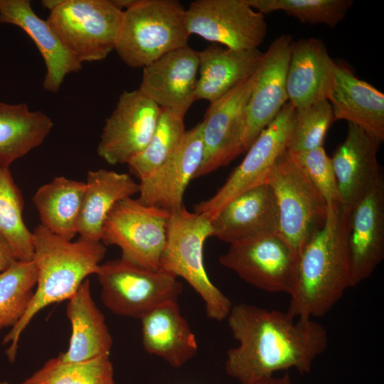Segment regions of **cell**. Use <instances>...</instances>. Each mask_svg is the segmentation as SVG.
<instances>
[{"label":"cell","mask_w":384,"mask_h":384,"mask_svg":"<svg viewBox=\"0 0 384 384\" xmlns=\"http://www.w3.org/2000/svg\"><path fill=\"white\" fill-rule=\"evenodd\" d=\"M238 345L227 352L225 369L240 384H250L277 371L309 373L328 344L326 329L313 319L240 303L227 317Z\"/></svg>","instance_id":"obj_1"},{"label":"cell","mask_w":384,"mask_h":384,"mask_svg":"<svg viewBox=\"0 0 384 384\" xmlns=\"http://www.w3.org/2000/svg\"><path fill=\"white\" fill-rule=\"evenodd\" d=\"M349 212L341 203L328 206L325 223L299 255L296 284L287 311L290 316L302 319L322 316L351 287Z\"/></svg>","instance_id":"obj_2"},{"label":"cell","mask_w":384,"mask_h":384,"mask_svg":"<svg viewBox=\"0 0 384 384\" xmlns=\"http://www.w3.org/2000/svg\"><path fill=\"white\" fill-rule=\"evenodd\" d=\"M32 233L37 282L27 310L3 341L10 343L6 355L11 363L16 359L20 336L33 317L51 304L68 300L89 275L97 273L107 251L102 241L80 238L72 242L41 224Z\"/></svg>","instance_id":"obj_3"},{"label":"cell","mask_w":384,"mask_h":384,"mask_svg":"<svg viewBox=\"0 0 384 384\" xmlns=\"http://www.w3.org/2000/svg\"><path fill=\"white\" fill-rule=\"evenodd\" d=\"M186 9L177 0H136L123 11L114 48L129 67L144 68L188 46Z\"/></svg>","instance_id":"obj_4"},{"label":"cell","mask_w":384,"mask_h":384,"mask_svg":"<svg viewBox=\"0 0 384 384\" xmlns=\"http://www.w3.org/2000/svg\"><path fill=\"white\" fill-rule=\"evenodd\" d=\"M210 237L212 224L205 215L184 206L171 212L159 270L185 279L204 302L207 316L220 321L227 319L233 304L207 274L203 247Z\"/></svg>","instance_id":"obj_5"},{"label":"cell","mask_w":384,"mask_h":384,"mask_svg":"<svg viewBox=\"0 0 384 384\" xmlns=\"http://www.w3.org/2000/svg\"><path fill=\"white\" fill-rule=\"evenodd\" d=\"M47 19L67 50L81 64L102 60L115 48L123 11L113 0H47Z\"/></svg>","instance_id":"obj_6"},{"label":"cell","mask_w":384,"mask_h":384,"mask_svg":"<svg viewBox=\"0 0 384 384\" xmlns=\"http://www.w3.org/2000/svg\"><path fill=\"white\" fill-rule=\"evenodd\" d=\"M267 183L276 199L278 233L299 256L325 223L328 206L287 150L274 165Z\"/></svg>","instance_id":"obj_7"},{"label":"cell","mask_w":384,"mask_h":384,"mask_svg":"<svg viewBox=\"0 0 384 384\" xmlns=\"http://www.w3.org/2000/svg\"><path fill=\"white\" fill-rule=\"evenodd\" d=\"M102 302L120 316L141 319L158 306L177 302L183 290L177 277L123 258L100 264L95 274Z\"/></svg>","instance_id":"obj_8"},{"label":"cell","mask_w":384,"mask_h":384,"mask_svg":"<svg viewBox=\"0 0 384 384\" xmlns=\"http://www.w3.org/2000/svg\"><path fill=\"white\" fill-rule=\"evenodd\" d=\"M171 212L146 206L132 197L117 202L109 212L101 241L122 251L121 257L141 267L159 270Z\"/></svg>","instance_id":"obj_9"},{"label":"cell","mask_w":384,"mask_h":384,"mask_svg":"<svg viewBox=\"0 0 384 384\" xmlns=\"http://www.w3.org/2000/svg\"><path fill=\"white\" fill-rule=\"evenodd\" d=\"M296 109L288 101L273 121L257 136L242 162L210 198L194 206V212L210 221L233 199L267 183L279 158L287 151Z\"/></svg>","instance_id":"obj_10"},{"label":"cell","mask_w":384,"mask_h":384,"mask_svg":"<svg viewBox=\"0 0 384 384\" xmlns=\"http://www.w3.org/2000/svg\"><path fill=\"white\" fill-rule=\"evenodd\" d=\"M219 262L261 290L290 296L294 289L298 256L278 233H260L230 244Z\"/></svg>","instance_id":"obj_11"},{"label":"cell","mask_w":384,"mask_h":384,"mask_svg":"<svg viewBox=\"0 0 384 384\" xmlns=\"http://www.w3.org/2000/svg\"><path fill=\"white\" fill-rule=\"evenodd\" d=\"M186 26L196 34L233 50L258 48L267 33L265 15L245 0H196L186 9Z\"/></svg>","instance_id":"obj_12"},{"label":"cell","mask_w":384,"mask_h":384,"mask_svg":"<svg viewBox=\"0 0 384 384\" xmlns=\"http://www.w3.org/2000/svg\"><path fill=\"white\" fill-rule=\"evenodd\" d=\"M256 71L210 103L201 122L203 157L194 179L228 165L244 152L245 111L255 85Z\"/></svg>","instance_id":"obj_13"},{"label":"cell","mask_w":384,"mask_h":384,"mask_svg":"<svg viewBox=\"0 0 384 384\" xmlns=\"http://www.w3.org/2000/svg\"><path fill=\"white\" fill-rule=\"evenodd\" d=\"M161 110L139 89L124 91L103 127L99 156L111 165L127 164L147 146Z\"/></svg>","instance_id":"obj_14"},{"label":"cell","mask_w":384,"mask_h":384,"mask_svg":"<svg viewBox=\"0 0 384 384\" xmlns=\"http://www.w3.org/2000/svg\"><path fill=\"white\" fill-rule=\"evenodd\" d=\"M292 43L291 35H281L263 54L245 111L244 152L288 102L286 80Z\"/></svg>","instance_id":"obj_15"},{"label":"cell","mask_w":384,"mask_h":384,"mask_svg":"<svg viewBox=\"0 0 384 384\" xmlns=\"http://www.w3.org/2000/svg\"><path fill=\"white\" fill-rule=\"evenodd\" d=\"M351 285L368 278L384 257V181L350 210L348 224Z\"/></svg>","instance_id":"obj_16"},{"label":"cell","mask_w":384,"mask_h":384,"mask_svg":"<svg viewBox=\"0 0 384 384\" xmlns=\"http://www.w3.org/2000/svg\"><path fill=\"white\" fill-rule=\"evenodd\" d=\"M203 157L202 122L186 131L179 148L159 168L140 179L137 200L169 212L180 209L184 192Z\"/></svg>","instance_id":"obj_17"},{"label":"cell","mask_w":384,"mask_h":384,"mask_svg":"<svg viewBox=\"0 0 384 384\" xmlns=\"http://www.w3.org/2000/svg\"><path fill=\"white\" fill-rule=\"evenodd\" d=\"M198 68V51L186 46L144 67L139 90L161 109L187 112L195 101Z\"/></svg>","instance_id":"obj_18"},{"label":"cell","mask_w":384,"mask_h":384,"mask_svg":"<svg viewBox=\"0 0 384 384\" xmlns=\"http://www.w3.org/2000/svg\"><path fill=\"white\" fill-rule=\"evenodd\" d=\"M381 142L358 127L348 123L345 140L331 159L341 204L348 210L383 177L378 161Z\"/></svg>","instance_id":"obj_19"},{"label":"cell","mask_w":384,"mask_h":384,"mask_svg":"<svg viewBox=\"0 0 384 384\" xmlns=\"http://www.w3.org/2000/svg\"><path fill=\"white\" fill-rule=\"evenodd\" d=\"M0 23L21 28L34 42L44 60L46 90L56 92L67 75L82 64L67 50L47 20L40 18L28 0H0Z\"/></svg>","instance_id":"obj_20"},{"label":"cell","mask_w":384,"mask_h":384,"mask_svg":"<svg viewBox=\"0 0 384 384\" xmlns=\"http://www.w3.org/2000/svg\"><path fill=\"white\" fill-rule=\"evenodd\" d=\"M334 121L354 124L381 143L384 140V94L335 63L328 95Z\"/></svg>","instance_id":"obj_21"},{"label":"cell","mask_w":384,"mask_h":384,"mask_svg":"<svg viewBox=\"0 0 384 384\" xmlns=\"http://www.w3.org/2000/svg\"><path fill=\"white\" fill-rule=\"evenodd\" d=\"M213 237L230 244L265 233H278L275 196L265 183L230 201L211 220Z\"/></svg>","instance_id":"obj_22"},{"label":"cell","mask_w":384,"mask_h":384,"mask_svg":"<svg viewBox=\"0 0 384 384\" xmlns=\"http://www.w3.org/2000/svg\"><path fill=\"white\" fill-rule=\"evenodd\" d=\"M334 65L321 40L309 38L293 41L286 84L288 101L295 109L327 100Z\"/></svg>","instance_id":"obj_23"},{"label":"cell","mask_w":384,"mask_h":384,"mask_svg":"<svg viewBox=\"0 0 384 384\" xmlns=\"http://www.w3.org/2000/svg\"><path fill=\"white\" fill-rule=\"evenodd\" d=\"M66 315L71 326L67 351L58 356L64 362H80L110 356L112 338L105 316L94 302L88 278L68 299Z\"/></svg>","instance_id":"obj_24"},{"label":"cell","mask_w":384,"mask_h":384,"mask_svg":"<svg viewBox=\"0 0 384 384\" xmlns=\"http://www.w3.org/2000/svg\"><path fill=\"white\" fill-rule=\"evenodd\" d=\"M140 319L142 344L147 353L174 368L183 366L197 353L196 338L177 302H165Z\"/></svg>","instance_id":"obj_25"},{"label":"cell","mask_w":384,"mask_h":384,"mask_svg":"<svg viewBox=\"0 0 384 384\" xmlns=\"http://www.w3.org/2000/svg\"><path fill=\"white\" fill-rule=\"evenodd\" d=\"M198 54L199 77L195 100L212 103L253 75L264 53L258 48L233 50L212 44Z\"/></svg>","instance_id":"obj_26"},{"label":"cell","mask_w":384,"mask_h":384,"mask_svg":"<svg viewBox=\"0 0 384 384\" xmlns=\"http://www.w3.org/2000/svg\"><path fill=\"white\" fill-rule=\"evenodd\" d=\"M139 191V184L127 174L89 171L77 225L80 238L101 241L105 220L113 206Z\"/></svg>","instance_id":"obj_27"},{"label":"cell","mask_w":384,"mask_h":384,"mask_svg":"<svg viewBox=\"0 0 384 384\" xmlns=\"http://www.w3.org/2000/svg\"><path fill=\"white\" fill-rule=\"evenodd\" d=\"M53 126L47 114L30 110L26 104L0 101V167L9 168L14 161L38 146Z\"/></svg>","instance_id":"obj_28"},{"label":"cell","mask_w":384,"mask_h":384,"mask_svg":"<svg viewBox=\"0 0 384 384\" xmlns=\"http://www.w3.org/2000/svg\"><path fill=\"white\" fill-rule=\"evenodd\" d=\"M85 182L55 177L38 188L32 201L41 224L53 233L71 240L78 234Z\"/></svg>","instance_id":"obj_29"},{"label":"cell","mask_w":384,"mask_h":384,"mask_svg":"<svg viewBox=\"0 0 384 384\" xmlns=\"http://www.w3.org/2000/svg\"><path fill=\"white\" fill-rule=\"evenodd\" d=\"M186 113L181 110H161L147 146L127 163L130 171L139 180L154 172L179 148L186 132Z\"/></svg>","instance_id":"obj_30"},{"label":"cell","mask_w":384,"mask_h":384,"mask_svg":"<svg viewBox=\"0 0 384 384\" xmlns=\"http://www.w3.org/2000/svg\"><path fill=\"white\" fill-rule=\"evenodd\" d=\"M23 199L9 168L0 167V233L18 261L32 260L33 233L23 218Z\"/></svg>","instance_id":"obj_31"},{"label":"cell","mask_w":384,"mask_h":384,"mask_svg":"<svg viewBox=\"0 0 384 384\" xmlns=\"http://www.w3.org/2000/svg\"><path fill=\"white\" fill-rule=\"evenodd\" d=\"M20 384H116L109 356L80 362L52 358Z\"/></svg>","instance_id":"obj_32"},{"label":"cell","mask_w":384,"mask_h":384,"mask_svg":"<svg viewBox=\"0 0 384 384\" xmlns=\"http://www.w3.org/2000/svg\"><path fill=\"white\" fill-rule=\"evenodd\" d=\"M36 282L37 269L33 260L17 261L0 274V331L13 328L23 317Z\"/></svg>","instance_id":"obj_33"},{"label":"cell","mask_w":384,"mask_h":384,"mask_svg":"<svg viewBox=\"0 0 384 384\" xmlns=\"http://www.w3.org/2000/svg\"><path fill=\"white\" fill-rule=\"evenodd\" d=\"M263 15L284 11L303 23L323 24L330 28L342 21L353 0H245Z\"/></svg>","instance_id":"obj_34"},{"label":"cell","mask_w":384,"mask_h":384,"mask_svg":"<svg viewBox=\"0 0 384 384\" xmlns=\"http://www.w3.org/2000/svg\"><path fill=\"white\" fill-rule=\"evenodd\" d=\"M333 122V110L328 100L296 109L287 150L295 154L323 146Z\"/></svg>","instance_id":"obj_35"},{"label":"cell","mask_w":384,"mask_h":384,"mask_svg":"<svg viewBox=\"0 0 384 384\" xmlns=\"http://www.w3.org/2000/svg\"><path fill=\"white\" fill-rule=\"evenodd\" d=\"M290 153V152H289ZM327 206L341 203L331 159L323 146L292 154Z\"/></svg>","instance_id":"obj_36"},{"label":"cell","mask_w":384,"mask_h":384,"mask_svg":"<svg viewBox=\"0 0 384 384\" xmlns=\"http://www.w3.org/2000/svg\"><path fill=\"white\" fill-rule=\"evenodd\" d=\"M17 261L9 242L0 233V274Z\"/></svg>","instance_id":"obj_37"},{"label":"cell","mask_w":384,"mask_h":384,"mask_svg":"<svg viewBox=\"0 0 384 384\" xmlns=\"http://www.w3.org/2000/svg\"><path fill=\"white\" fill-rule=\"evenodd\" d=\"M250 384H294L288 373H285L281 377L274 375L265 377L252 382Z\"/></svg>","instance_id":"obj_38"},{"label":"cell","mask_w":384,"mask_h":384,"mask_svg":"<svg viewBox=\"0 0 384 384\" xmlns=\"http://www.w3.org/2000/svg\"><path fill=\"white\" fill-rule=\"evenodd\" d=\"M0 384H9V383L6 381H3V382H0Z\"/></svg>","instance_id":"obj_39"}]
</instances>
